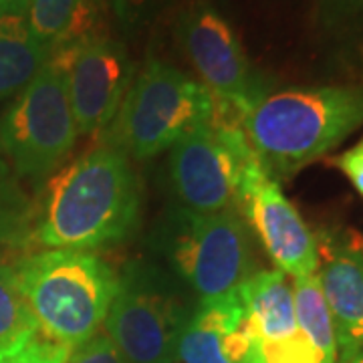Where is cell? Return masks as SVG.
<instances>
[{
    "label": "cell",
    "instance_id": "4",
    "mask_svg": "<svg viewBox=\"0 0 363 363\" xmlns=\"http://www.w3.org/2000/svg\"><path fill=\"white\" fill-rule=\"evenodd\" d=\"M169 176L182 208L194 214L236 210L242 184L264 169L252 152L242 116L212 99V116L169 147Z\"/></svg>",
    "mask_w": 363,
    "mask_h": 363
},
{
    "label": "cell",
    "instance_id": "11",
    "mask_svg": "<svg viewBox=\"0 0 363 363\" xmlns=\"http://www.w3.org/2000/svg\"><path fill=\"white\" fill-rule=\"evenodd\" d=\"M236 210L252 224L279 271L293 279L319 271L321 252L315 236L264 169L242 184Z\"/></svg>",
    "mask_w": 363,
    "mask_h": 363
},
{
    "label": "cell",
    "instance_id": "16",
    "mask_svg": "<svg viewBox=\"0 0 363 363\" xmlns=\"http://www.w3.org/2000/svg\"><path fill=\"white\" fill-rule=\"evenodd\" d=\"M49 59L51 49L33 33L26 14L0 13V101L25 89Z\"/></svg>",
    "mask_w": 363,
    "mask_h": 363
},
{
    "label": "cell",
    "instance_id": "26",
    "mask_svg": "<svg viewBox=\"0 0 363 363\" xmlns=\"http://www.w3.org/2000/svg\"><path fill=\"white\" fill-rule=\"evenodd\" d=\"M341 363H363V353H357V355H353L350 359H343Z\"/></svg>",
    "mask_w": 363,
    "mask_h": 363
},
{
    "label": "cell",
    "instance_id": "24",
    "mask_svg": "<svg viewBox=\"0 0 363 363\" xmlns=\"http://www.w3.org/2000/svg\"><path fill=\"white\" fill-rule=\"evenodd\" d=\"M28 0H0V13L4 14H26Z\"/></svg>",
    "mask_w": 363,
    "mask_h": 363
},
{
    "label": "cell",
    "instance_id": "12",
    "mask_svg": "<svg viewBox=\"0 0 363 363\" xmlns=\"http://www.w3.org/2000/svg\"><path fill=\"white\" fill-rule=\"evenodd\" d=\"M174 363H255V341L238 289L200 301L182 327Z\"/></svg>",
    "mask_w": 363,
    "mask_h": 363
},
{
    "label": "cell",
    "instance_id": "17",
    "mask_svg": "<svg viewBox=\"0 0 363 363\" xmlns=\"http://www.w3.org/2000/svg\"><path fill=\"white\" fill-rule=\"evenodd\" d=\"M37 247V214L0 169V267L16 264Z\"/></svg>",
    "mask_w": 363,
    "mask_h": 363
},
{
    "label": "cell",
    "instance_id": "10",
    "mask_svg": "<svg viewBox=\"0 0 363 363\" xmlns=\"http://www.w3.org/2000/svg\"><path fill=\"white\" fill-rule=\"evenodd\" d=\"M67 87L77 135L111 125L131 83L133 65L121 43L104 37L67 51Z\"/></svg>",
    "mask_w": 363,
    "mask_h": 363
},
{
    "label": "cell",
    "instance_id": "6",
    "mask_svg": "<svg viewBox=\"0 0 363 363\" xmlns=\"http://www.w3.org/2000/svg\"><path fill=\"white\" fill-rule=\"evenodd\" d=\"M67 51L52 52L2 119V150L23 178L45 180L77 142L67 87Z\"/></svg>",
    "mask_w": 363,
    "mask_h": 363
},
{
    "label": "cell",
    "instance_id": "18",
    "mask_svg": "<svg viewBox=\"0 0 363 363\" xmlns=\"http://www.w3.org/2000/svg\"><path fill=\"white\" fill-rule=\"evenodd\" d=\"M293 301H295L298 329L307 335V339L327 362H337V339H335L333 317L329 311L317 272L309 277L293 279Z\"/></svg>",
    "mask_w": 363,
    "mask_h": 363
},
{
    "label": "cell",
    "instance_id": "20",
    "mask_svg": "<svg viewBox=\"0 0 363 363\" xmlns=\"http://www.w3.org/2000/svg\"><path fill=\"white\" fill-rule=\"evenodd\" d=\"M69 347L37 333L23 347L11 351L0 357V363H67Z\"/></svg>",
    "mask_w": 363,
    "mask_h": 363
},
{
    "label": "cell",
    "instance_id": "15",
    "mask_svg": "<svg viewBox=\"0 0 363 363\" xmlns=\"http://www.w3.org/2000/svg\"><path fill=\"white\" fill-rule=\"evenodd\" d=\"M238 295L245 305V325L255 343L281 341L298 331L293 283L279 269L252 272Z\"/></svg>",
    "mask_w": 363,
    "mask_h": 363
},
{
    "label": "cell",
    "instance_id": "22",
    "mask_svg": "<svg viewBox=\"0 0 363 363\" xmlns=\"http://www.w3.org/2000/svg\"><path fill=\"white\" fill-rule=\"evenodd\" d=\"M335 166L347 176V180L363 198V138L335 160Z\"/></svg>",
    "mask_w": 363,
    "mask_h": 363
},
{
    "label": "cell",
    "instance_id": "1",
    "mask_svg": "<svg viewBox=\"0 0 363 363\" xmlns=\"http://www.w3.org/2000/svg\"><path fill=\"white\" fill-rule=\"evenodd\" d=\"M140 220V186L130 157L109 143L61 168L37 218V247L95 250L130 238Z\"/></svg>",
    "mask_w": 363,
    "mask_h": 363
},
{
    "label": "cell",
    "instance_id": "8",
    "mask_svg": "<svg viewBox=\"0 0 363 363\" xmlns=\"http://www.w3.org/2000/svg\"><path fill=\"white\" fill-rule=\"evenodd\" d=\"M168 259L202 298L233 293L255 272L245 216L238 210L194 214L178 210L168 228Z\"/></svg>",
    "mask_w": 363,
    "mask_h": 363
},
{
    "label": "cell",
    "instance_id": "19",
    "mask_svg": "<svg viewBox=\"0 0 363 363\" xmlns=\"http://www.w3.org/2000/svg\"><path fill=\"white\" fill-rule=\"evenodd\" d=\"M39 333V325L28 309L16 264L0 267V357L23 347Z\"/></svg>",
    "mask_w": 363,
    "mask_h": 363
},
{
    "label": "cell",
    "instance_id": "7",
    "mask_svg": "<svg viewBox=\"0 0 363 363\" xmlns=\"http://www.w3.org/2000/svg\"><path fill=\"white\" fill-rule=\"evenodd\" d=\"M186 321L172 279L156 264L135 260L119 274L105 333L128 363H174Z\"/></svg>",
    "mask_w": 363,
    "mask_h": 363
},
{
    "label": "cell",
    "instance_id": "14",
    "mask_svg": "<svg viewBox=\"0 0 363 363\" xmlns=\"http://www.w3.org/2000/svg\"><path fill=\"white\" fill-rule=\"evenodd\" d=\"M107 9L101 0H28L26 21L52 52L77 49L107 37Z\"/></svg>",
    "mask_w": 363,
    "mask_h": 363
},
{
    "label": "cell",
    "instance_id": "25",
    "mask_svg": "<svg viewBox=\"0 0 363 363\" xmlns=\"http://www.w3.org/2000/svg\"><path fill=\"white\" fill-rule=\"evenodd\" d=\"M343 4H347L351 9H357V11H363V0H339Z\"/></svg>",
    "mask_w": 363,
    "mask_h": 363
},
{
    "label": "cell",
    "instance_id": "2",
    "mask_svg": "<svg viewBox=\"0 0 363 363\" xmlns=\"http://www.w3.org/2000/svg\"><path fill=\"white\" fill-rule=\"evenodd\" d=\"M363 125V89L317 87L262 97L242 130L272 180L289 178Z\"/></svg>",
    "mask_w": 363,
    "mask_h": 363
},
{
    "label": "cell",
    "instance_id": "23",
    "mask_svg": "<svg viewBox=\"0 0 363 363\" xmlns=\"http://www.w3.org/2000/svg\"><path fill=\"white\" fill-rule=\"evenodd\" d=\"M107 11H111V14L116 16L121 25L133 26L142 14L145 13V9L150 6V0H101Z\"/></svg>",
    "mask_w": 363,
    "mask_h": 363
},
{
    "label": "cell",
    "instance_id": "21",
    "mask_svg": "<svg viewBox=\"0 0 363 363\" xmlns=\"http://www.w3.org/2000/svg\"><path fill=\"white\" fill-rule=\"evenodd\" d=\"M67 363H128L107 333H95L69 351Z\"/></svg>",
    "mask_w": 363,
    "mask_h": 363
},
{
    "label": "cell",
    "instance_id": "3",
    "mask_svg": "<svg viewBox=\"0 0 363 363\" xmlns=\"http://www.w3.org/2000/svg\"><path fill=\"white\" fill-rule=\"evenodd\" d=\"M16 271L40 333L69 350L99 331L119 281L95 252L69 248L33 252Z\"/></svg>",
    "mask_w": 363,
    "mask_h": 363
},
{
    "label": "cell",
    "instance_id": "5",
    "mask_svg": "<svg viewBox=\"0 0 363 363\" xmlns=\"http://www.w3.org/2000/svg\"><path fill=\"white\" fill-rule=\"evenodd\" d=\"M212 116V95L176 67L150 61L131 83L107 133L128 157L147 160Z\"/></svg>",
    "mask_w": 363,
    "mask_h": 363
},
{
    "label": "cell",
    "instance_id": "13",
    "mask_svg": "<svg viewBox=\"0 0 363 363\" xmlns=\"http://www.w3.org/2000/svg\"><path fill=\"white\" fill-rule=\"evenodd\" d=\"M319 281L333 317L341 362L363 353V248L325 247Z\"/></svg>",
    "mask_w": 363,
    "mask_h": 363
},
{
    "label": "cell",
    "instance_id": "9",
    "mask_svg": "<svg viewBox=\"0 0 363 363\" xmlns=\"http://www.w3.org/2000/svg\"><path fill=\"white\" fill-rule=\"evenodd\" d=\"M184 52L202 77V85L216 104L233 107L245 117L264 97L242 45L220 14L210 6H196L182 18Z\"/></svg>",
    "mask_w": 363,
    "mask_h": 363
}]
</instances>
